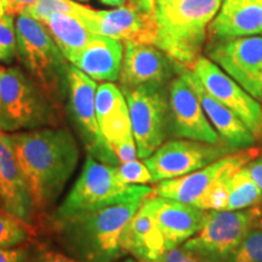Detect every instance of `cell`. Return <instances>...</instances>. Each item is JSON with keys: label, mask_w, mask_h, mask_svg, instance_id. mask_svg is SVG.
Instances as JSON below:
<instances>
[{"label": "cell", "mask_w": 262, "mask_h": 262, "mask_svg": "<svg viewBox=\"0 0 262 262\" xmlns=\"http://www.w3.org/2000/svg\"><path fill=\"white\" fill-rule=\"evenodd\" d=\"M16 157L40 216L55 205L79 160L71 130L60 126L11 134Z\"/></svg>", "instance_id": "cell-1"}, {"label": "cell", "mask_w": 262, "mask_h": 262, "mask_svg": "<svg viewBox=\"0 0 262 262\" xmlns=\"http://www.w3.org/2000/svg\"><path fill=\"white\" fill-rule=\"evenodd\" d=\"M145 199H131L83 212L52 224V227L72 257L81 262H113L125 254L120 234Z\"/></svg>", "instance_id": "cell-2"}, {"label": "cell", "mask_w": 262, "mask_h": 262, "mask_svg": "<svg viewBox=\"0 0 262 262\" xmlns=\"http://www.w3.org/2000/svg\"><path fill=\"white\" fill-rule=\"evenodd\" d=\"M222 0H181L155 11L156 42L170 60L191 70L201 56L206 31Z\"/></svg>", "instance_id": "cell-3"}, {"label": "cell", "mask_w": 262, "mask_h": 262, "mask_svg": "<svg viewBox=\"0 0 262 262\" xmlns=\"http://www.w3.org/2000/svg\"><path fill=\"white\" fill-rule=\"evenodd\" d=\"M16 44L19 61L32 79L55 107H61L68 90L70 64L45 26L29 16L18 15Z\"/></svg>", "instance_id": "cell-4"}, {"label": "cell", "mask_w": 262, "mask_h": 262, "mask_svg": "<svg viewBox=\"0 0 262 262\" xmlns=\"http://www.w3.org/2000/svg\"><path fill=\"white\" fill-rule=\"evenodd\" d=\"M152 194L146 185H127L120 181L117 166L98 162L88 155L84 168L73 188L52 214V224L83 212L131 199H145Z\"/></svg>", "instance_id": "cell-5"}, {"label": "cell", "mask_w": 262, "mask_h": 262, "mask_svg": "<svg viewBox=\"0 0 262 262\" xmlns=\"http://www.w3.org/2000/svg\"><path fill=\"white\" fill-rule=\"evenodd\" d=\"M57 108L19 68L0 72V130L8 134L60 125Z\"/></svg>", "instance_id": "cell-6"}, {"label": "cell", "mask_w": 262, "mask_h": 262, "mask_svg": "<svg viewBox=\"0 0 262 262\" xmlns=\"http://www.w3.org/2000/svg\"><path fill=\"white\" fill-rule=\"evenodd\" d=\"M260 216L261 211L256 208L210 210L198 233L185 242L182 247L206 262H225Z\"/></svg>", "instance_id": "cell-7"}, {"label": "cell", "mask_w": 262, "mask_h": 262, "mask_svg": "<svg viewBox=\"0 0 262 262\" xmlns=\"http://www.w3.org/2000/svg\"><path fill=\"white\" fill-rule=\"evenodd\" d=\"M97 85L93 78L70 64L68 67L67 112L73 127L88 155L108 165H120L101 134L96 116L95 98Z\"/></svg>", "instance_id": "cell-8"}, {"label": "cell", "mask_w": 262, "mask_h": 262, "mask_svg": "<svg viewBox=\"0 0 262 262\" xmlns=\"http://www.w3.org/2000/svg\"><path fill=\"white\" fill-rule=\"evenodd\" d=\"M122 91L129 107L137 157L146 159L165 142L170 134L169 97L166 98L163 86L153 85Z\"/></svg>", "instance_id": "cell-9"}, {"label": "cell", "mask_w": 262, "mask_h": 262, "mask_svg": "<svg viewBox=\"0 0 262 262\" xmlns=\"http://www.w3.org/2000/svg\"><path fill=\"white\" fill-rule=\"evenodd\" d=\"M234 153L225 143H206L181 139L164 142L158 149L143 159L153 176V183L187 175L210 165L216 160Z\"/></svg>", "instance_id": "cell-10"}, {"label": "cell", "mask_w": 262, "mask_h": 262, "mask_svg": "<svg viewBox=\"0 0 262 262\" xmlns=\"http://www.w3.org/2000/svg\"><path fill=\"white\" fill-rule=\"evenodd\" d=\"M209 56L256 100H262V37L221 39Z\"/></svg>", "instance_id": "cell-11"}, {"label": "cell", "mask_w": 262, "mask_h": 262, "mask_svg": "<svg viewBox=\"0 0 262 262\" xmlns=\"http://www.w3.org/2000/svg\"><path fill=\"white\" fill-rule=\"evenodd\" d=\"M191 70L206 91L241 118L255 139H262V107L215 62L199 56Z\"/></svg>", "instance_id": "cell-12"}, {"label": "cell", "mask_w": 262, "mask_h": 262, "mask_svg": "<svg viewBox=\"0 0 262 262\" xmlns=\"http://www.w3.org/2000/svg\"><path fill=\"white\" fill-rule=\"evenodd\" d=\"M170 134L178 139L206 143H224L203 110L195 91L179 74L169 88ZM226 145V143H225Z\"/></svg>", "instance_id": "cell-13"}, {"label": "cell", "mask_w": 262, "mask_h": 262, "mask_svg": "<svg viewBox=\"0 0 262 262\" xmlns=\"http://www.w3.org/2000/svg\"><path fill=\"white\" fill-rule=\"evenodd\" d=\"M81 17L95 34L136 44L156 42L155 15L141 11L130 2L110 11H95L86 6Z\"/></svg>", "instance_id": "cell-14"}, {"label": "cell", "mask_w": 262, "mask_h": 262, "mask_svg": "<svg viewBox=\"0 0 262 262\" xmlns=\"http://www.w3.org/2000/svg\"><path fill=\"white\" fill-rule=\"evenodd\" d=\"M162 232L166 250L180 247L202 228L208 211L194 205L152 195L141 204Z\"/></svg>", "instance_id": "cell-15"}, {"label": "cell", "mask_w": 262, "mask_h": 262, "mask_svg": "<svg viewBox=\"0 0 262 262\" xmlns=\"http://www.w3.org/2000/svg\"><path fill=\"white\" fill-rule=\"evenodd\" d=\"M0 203L3 209L35 225L40 219L33 204L24 172L16 157L11 134L0 130ZM37 226V225H35Z\"/></svg>", "instance_id": "cell-16"}, {"label": "cell", "mask_w": 262, "mask_h": 262, "mask_svg": "<svg viewBox=\"0 0 262 262\" xmlns=\"http://www.w3.org/2000/svg\"><path fill=\"white\" fill-rule=\"evenodd\" d=\"M173 62L155 45L125 42L119 83L122 90L143 85L163 86L170 79Z\"/></svg>", "instance_id": "cell-17"}, {"label": "cell", "mask_w": 262, "mask_h": 262, "mask_svg": "<svg viewBox=\"0 0 262 262\" xmlns=\"http://www.w3.org/2000/svg\"><path fill=\"white\" fill-rule=\"evenodd\" d=\"M175 71L180 75H182L187 80V83L191 85L192 89L195 91L206 117L210 120L214 129L219 133L222 142L234 150L244 149L254 145L256 139L251 134V131L248 129V126L242 122L241 118L233 111L222 104L220 101L216 100L214 96H211L206 91L192 70L175 63Z\"/></svg>", "instance_id": "cell-18"}, {"label": "cell", "mask_w": 262, "mask_h": 262, "mask_svg": "<svg viewBox=\"0 0 262 262\" xmlns=\"http://www.w3.org/2000/svg\"><path fill=\"white\" fill-rule=\"evenodd\" d=\"M95 107L101 134L111 149L119 143L135 139L129 107L120 88L111 81L98 85Z\"/></svg>", "instance_id": "cell-19"}, {"label": "cell", "mask_w": 262, "mask_h": 262, "mask_svg": "<svg viewBox=\"0 0 262 262\" xmlns=\"http://www.w3.org/2000/svg\"><path fill=\"white\" fill-rule=\"evenodd\" d=\"M234 156L235 153H232L181 178L156 182L155 187H152V195L173 199L199 208L219 176L234 159Z\"/></svg>", "instance_id": "cell-20"}, {"label": "cell", "mask_w": 262, "mask_h": 262, "mask_svg": "<svg viewBox=\"0 0 262 262\" xmlns=\"http://www.w3.org/2000/svg\"><path fill=\"white\" fill-rule=\"evenodd\" d=\"M209 32L220 39L261 34L262 0H222Z\"/></svg>", "instance_id": "cell-21"}, {"label": "cell", "mask_w": 262, "mask_h": 262, "mask_svg": "<svg viewBox=\"0 0 262 262\" xmlns=\"http://www.w3.org/2000/svg\"><path fill=\"white\" fill-rule=\"evenodd\" d=\"M124 253L139 262H156L166 251L165 242L155 219L142 206L127 221L120 234Z\"/></svg>", "instance_id": "cell-22"}, {"label": "cell", "mask_w": 262, "mask_h": 262, "mask_svg": "<svg viewBox=\"0 0 262 262\" xmlns=\"http://www.w3.org/2000/svg\"><path fill=\"white\" fill-rule=\"evenodd\" d=\"M94 80H119L123 66V44L117 39L96 34L72 62Z\"/></svg>", "instance_id": "cell-23"}, {"label": "cell", "mask_w": 262, "mask_h": 262, "mask_svg": "<svg viewBox=\"0 0 262 262\" xmlns=\"http://www.w3.org/2000/svg\"><path fill=\"white\" fill-rule=\"evenodd\" d=\"M42 25L71 63L96 35L79 15L57 12L51 15Z\"/></svg>", "instance_id": "cell-24"}, {"label": "cell", "mask_w": 262, "mask_h": 262, "mask_svg": "<svg viewBox=\"0 0 262 262\" xmlns=\"http://www.w3.org/2000/svg\"><path fill=\"white\" fill-rule=\"evenodd\" d=\"M261 199V189L251 178L247 165L239 168L232 179V188L226 210H244L256 205Z\"/></svg>", "instance_id": "cell-25"}, {"label": "cell", "mask_w": 262, "mask_h": 262, "mask_svg": "<svg viewBox=\"0 0 262 262\" xmlns=\"http://www.w3.org/2000/svg\"><path fill=\"white\" fill-rule=\"evenodd\" d=\"M37 237L35 225L0 209V249L24 247Z\"/></svg>", "instance_id": "cell-26"}, {"label": "cell", "mask_w": 262, "mask_h": 262, "mask_svg": "<svg viewBox=\"0 0 262 262\" xmlns=\"http://www.w3.org/2000/svg\"><path fill=\"white\" fill-rule=\"evenodd\" d=\"M85 9L86 6L78 4L72 0H38L35 4L25 9L21 15L29 16V17L38 19L39 22L44 24L51 15L57 14V12L81 16Z\"/></svg>", "instance_id": "cell-27"}, {"label": "cell", "mask_w": 262, "mask_h": 262, "mask_svg": "<svg viewBox=\"0 0 262 262\" xmlns=\"http://www.w3.org/2000/svg\"><path fill=\"white\" fill-rule=\"evenodd\" d=\"M225 262H262V231H250Z\"/></svg>", "instance_id": "cell-28"}, {"label": "cell", "mask_w": 262, "mask_h": 262, "mask_svg": "<svg viewBox=\"0 0 262 262\" xmlns=\"http://www.w3.org/2000/svg\"><path fill=\"white\" fill-rule=\"evenodd\" d=\"M17 55L14 15L8 14L0 18V62L10 63Z\"/></svg>", "instance_id": "cell-29"}, {"label": "cell", "mask_w": 262, "mask_h": 262, "mask_svg": "<svg viewBox=\"0 0 262 262\" xmlns=\"http://www.w3.org/2000/svg\"><path fill=\"white\" fill-rule=\"evenodd\" d=\"M118 176L120 181L127 185H146L153 183V176L145 162L139 159L130 160L117 166Z\"/></svg>", "instance_id": "cell-30"}, {"label": "cell", "mask_w": 262, "mask_h": 262, "mask_svg": "<svg viewBox=\"0 0 262 262\" xmlns=\"http://www.w3.org/2000/svg\"><path fill=\"white\" fill-rule=\"evenodd\" d=\"M156 262H206L201 256L183 248L182 245L166 250Z\"/></svg>", "instance_id": "cell-31"}, {"label": "cell", "mask_w": 262, "mask_h": 262, "mask_svg": "<svg viewBox=\"0 0 262 262\" xmlns=\"http://www.w3.org/2000/svg\"><path fill=\"white\" fill-rule=\"evenodd\" d=\"M28 262H81L77 258L68 256L56 250H49V249H41L34 255L29 256Z\"/></svg>", "instance_id": "cell-32"}, {"label": "cell", "mask_w": 262, "mask_h": 262, "mask_svg": "<svg viewBox=\"0 0 262 262\" xmlns=\"http://www.w3.org/2000/svg\"><path fill=\"white\" fill-rule=\"evenodd\" d=\"M28 248L18 247L12 249H0V262H28Z\"/></svg>", "instance_id": "cell-33"}, {"label": "cell", "mask_w": 262, "mask_h": 262, "mask_svg": "<svg viewBox=\"0 0 262 262\" xmlns=\"http://www.w3.org/2000/svg\"><path fill=\"white\" fill-rule=\"evenodd\" d=\"M247 168L250 172L251 178L255 181V183L257 185V187L261 189L262 192V158L261 159H256L254 162H251L250 164H248Z\"/></svg>", "instance_id": "cell-34"}, {"label": "cell", "mask_w": 262, "mask_h": 262, "mask_svg": "<svg viewBox=\"0 0 262 262\" xmlns=\"http://www.w3.org/2000/svg\"><path fill=\"white\" fill-rule=\"evenodd\" d=\"M131 4H134L141 11L146 12V14L155 15L156 10V0H129Z\"/></svg>", "instance_id": "cell-35"}, {"label": "cell", "mask_w": 262, "mask_h": 262, "mask_svg": "<svg viewBox=\"0 0 262 262\" xmlns=\"http://www.w3.org/2000/svg\"><path fill=\"white\" fill-rule=\"evenodd\" d=\"M11 2V14L12 15H21L24 12L25 9H27L28 6L38 2V0H10Z\"/></svg>", "instance_id": "cell-36"}, {"label": "cell", "mask_w": 262, "mask_h": 262, "mask_svg": "<svg viewBox=\"0 0 262 262\" xmlns=\"http://www.w3.org/2000/svg\"><path fill=\"white\" fill-rule=\"evenodd\" d=\"M8 14H11V2L10 0H0V18Z\"/></svg>", "instance_id": "cell-37"}, {"label": "cell", "mask_w": 262, "mask_h": 262, "mask_svg": "<svg viewBox=\"0 0 262 262\" xmlns=\"http://www.w3.org/2000/svg\"><path fill=\"white\" fill-rule=\"evenodd\" d=\"M179 2H181V0H156V10L170 8V6L178 4Z\"/></svg>", "instance_id": "cell-38"}, {"label": "cell", "mask_w": 262, "mask_h": 262, "mask_svg": "<svg viewBox=\"0 0 262 262\" xmlns=\"http://www.w3.org/2000/svg\"><path fill=\"white\" fill-rule=\"evenodd\" d=\"M100 2H102L103 4H106V5L120 6L124 4V2H125V0H100Z\"/></svg>", "instance_id": "cell-39"}, {"label": "cell", "mask_w": 262, "mask_h": 262, "mask_svg": "<svg viewBox=\"0 0 262 262\" xmlns=\"http://www.w3.org/2000/svg\"><path fill=\"white\" fill-rule=\"evenodd\" d=\"M123 262H139V261L135 260V258H126V260H124Z\"/></svg>", "instance_id": "cell-40"}, {"label": "cell", "mask_w": 262, "mask_h": 262, "mask_svg": "<svg viewBox=\"0 0 262 262\" xmlns=\"http://www.w3.org/2000/svg\"><path fill=\"white\" fill-rule=\"evenodd\" d=\"M260 227H261V229H262V220L260 221Z\"/></svg>", "instance_id": "cell-41"}, {"label": "cell", "mask_w": 262, "mask_h": 262, "mask_svg": "<svg viewBox=\"0 0 262 262\" xmlns=\"http://www.w3.org/2000/svg\"><path fill=\"white\" fill-rule=\"evenodd\" d=\"M0 209H3V206H2V203H0Z\"/></svg>", "instance_id": "cell-42"}, {"label": "cell", "mask_w": 262, "mask_h": 262, "mask_svg": "<svg viewBox=\"0 0 262 262\" xmlns=\"http://www.w3.org/2000/svg\"><path fill=\"white\" fill-rule=\"evenodd\" d=\"M2 70H3V68H2V67H0V72H2Z\"/></svg>", "instance_id": "cell-43"}]
</instances>
